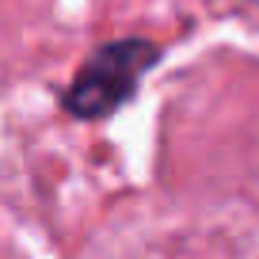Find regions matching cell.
<instances>
[{
	"label": "cell",
	"mask_w": 259,
	"mask_h": 259,
	"mask_svg": "<svg viewBox=\"0 0 259 259\" xmlns=\"http://www.w3.org/2000/svg\"><path fill=\"white\" fill-rule=\"evenodd\" d=\"M156 57H160V50L149 38H118L99 46L76 69L73 84L65 92V111L73 118H88V122L114 114L122 103L134 99L138 84L156 65Z\"/></svg>",
	"instance_id": "6da1fadb"
},
{
	"label": "cell",
	"mask_w": 259,
	"mask_h": 259,
	"mask_svg": "<svg viewBox=\"0 0 259 259\" xmlns=\"http://www.w3.org/2000/svg\"><path fill=\"white\" fill-rule=\"evenodd\" d=\"M251 4H259V0H251Z\"/></svg>",
	"instance_id": "7a4b0ae2"
}]
</instances>
